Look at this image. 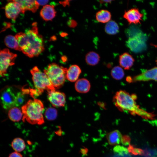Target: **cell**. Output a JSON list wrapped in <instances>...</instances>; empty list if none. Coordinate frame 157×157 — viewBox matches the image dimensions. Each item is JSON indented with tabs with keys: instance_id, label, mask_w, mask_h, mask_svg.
<instances>
[{
	"instance_id": "obj_37",
	"label": "cell",
	"mask_w": 157,
	"mask_h": 157,
	"mask_svg": "<svg viewBox=\"0 0 157 157\" xmlns=\"http://www.w3.org/2000/svg\"><path fill=\"white\" fill-rule=\"evenodd\" d=\"M156 62L157 63V60H156Z\"/></svg>"
},
{
	"instance_id": "obj_3",
	"label": "cell",
	"mask_w": 157,
	"mask_h": 157,
	"mask_svg": "<svg viewBox=\"0 0 157 157\" xmlns=\"http://www.w3.org/2000/svg\"><path fill=\"white\" fill-rule=\"evenodd\" d=\"M44 106L38 99L28 100L21 108L23 115L22 120L32 124L41 125L44 123L43 112Z\"/></svg>"
},
{
	"instance_id": "obj_6",
	"label": "cell",
	"mask_w": 157,
	"mask_h": 157,
	"mask_svg": "<svg viewBox=\"0 0 157 157\" xmlns=\"http://www.w3.org/2000/svg\"><path fill=\"white\" fill-rule=\"evenodd\" d=\"M19 91L12 86H6L1 90V102L4 109L8 110L15 107L16 98Z\"/></svg>"
},
{
	"instance_id": "obj_22",
	"label": "cell",
	"mask_w": 157,
	"mask_h": 157,
	"mask_svg": "<svg viewBox=\"0 0 157 157\" xmlns=\"http://www.w3.org/2000/svg\"><path fill=\"white\" fill-rule=\"evenodd\" d=\"M99 55L94 51H91L88 53L85 57L86 63L89 65L94 66L97 65L100 60Z\"/></svg>"
},
{
	"instance_id": "obj_32",
	"label": "cell",
	"mask_w": 157,
	"mask_h": 157,
	"mask_svg": "<svg viewBox=\"0 0 157 157\" xmlns=\"http://www.w3.org/2000/svg\"><path fill=\"white\" fill-rule=\"evenodd\" d=\"M8 157H23L22 155L19 152L15 151L11 153Z\"/></svg>"
},
{
	"instance_id": "obj_11",
	"label": "cell",
	"mask_w": 157,
	"mask_h": 157,
	"mask_svg": "<svg viewBox=\"0 0 157 157\" xmlns=\"http://www.w3.org/2000/svg\"><path fill=\"white\" fill-rule=\"evenodd\" d=\"M5 7L6 17L15 21L21 10L18 4L14 0L10 1Z\"/></svg>"
},
{
	"instance_id": "obj_8",
	"label": "cell",
	"mask_w": 157,
	"mask_h": 157,
	"mask_svg": "<svg viewBox=\"0 0 157 157\" xmlns=\"http://www.w3.org/2000/svg\"><path fill=\"white\" fill-rule=\"evenodd\" d=\"M145 38L142 33L130 37L126 42L127 46L135 53H139L144 50L146 48Z\"/></svg>"
},
{
	"instance_id": "obj_21",
	"label": "cell",
	"mask_w": 157,
	"mask_h": 157,
	"mask_svg": "<svg viewBox=\"0 0 157 157\" xmlns=\"http://www.w3.org/2000/svg\"><path fill=\"white\" fill-rule=\"evenodd\" d=\"M4 40L5 45L8 47L15 50L21 51L15 36L11 35H8L5 37Z\"/></svg>"
},
{
	"instance_id": "obj_20",
	"label": "cell",
	"mask_w": 157,
	"mask_h": 157,
	"mask_svg": "<svg viewBox=\"0 0 157 157\" xmlns=\"http://www.w3.org/2000/svg\"><path fill=\"white\" fill-rule=\"evenodd\" d=\"M111 17L110 12L106 10H101L98 11L96 15V18L97 21L104 23L109 22Z\"/></svg>"
},
{
	"instance_id": "obj_1",
	"label": "cell",
	"mask_w": 157,
	"mask_h": 157,
	"mask_svg": "<svg viewBox=\"0 0 157 157\" xmlns=\"http://www.w3.org/2000/svg\"><path fill=\"white\" fill-rule=\"evenodd\" d=\"M30 29L15 35L21 51L29 58L38 56L44 49L42 36L38 33L37 24L33 23Z\"/></svg>"
},
{
	"instance_id": "obj_31",
	"label": "cell",
	"mask_w": 157,
	"mask_h": 157,
	"mask_svg": "<svg viewBox=\"0 0 157 157\" xmlns=\"http://www.w3.org/2000/svg\"><path fill=\"white\" fill-rule=\"evenodd\" d=\"M67 24L70 27H74L77 25V22L73 19H70L67 22Z\"/></svg>"
},
{
	"instance_id": "obj_33",
	"label": "cell",
	"mask_w": 157,
	"mask_h": 157,
	"mask_svg": "<svg viewBox=\"0 0 157 157\" xmlns=\"http://www.w3.org/2000/svg\"><path fill=\"white\" fill-rule=\"evenodd\" d=\"M80 152L83 156H85L87 155L88 152V149L84 147L81 149Z\"/></svg>"
},
{
	"instance_id": "obj_12",
	"label": "cell",
	"mask_w": 157,
	"mask_h": 157,
	"mask_svg": "<svg viewBox=\"0 0 157 157\" xmlns=\"http://www.w3.org/2000/svg\"><path fill=\"white\" fill-rule=\"evenodd\" d=\"M133 82L146 81L153 80L157 81V67L152 68L132 78Z\"/></svg>"
},
{
	"instance_id": "obj_24",
	"label": "cell",
	"mask_w": 157,
	"mask_h": 157,
	"mask_svg": "<svg viewBox=\"0 0 157 157\" xmlns=\"http://www.w3.org/2000/svg\"><path fill=\"white\" fill-rule=\"evenodd\" d=\"M11 145L15 151L19 152L23 151L25 147L24 141L20 138H15L12 141Z\"/></svg>"
},
{
	"instance_id": "obj_23",
	"label": "cell",
	"mask_w": 157,
	"mask_h": 157,
	"mask_svg": "<svg viewBox=\"0 0 157 157\" xmlns=\"http://www.w3.org/2000/svg\"><path fill=\"white\" fill-rule=\"evenodd\" d=\"M119 26L113 20H110L107 23L105 27V32L110 35L117 34L119 32Z\"/></svg>"
},
{
	"instance_id": "obj_5",
	"label": "cell",
	"mask_w": 157,
	"mask_h": 157,
	"mask_svg": "<svg viewBox=\"0 0 157 157\" xmlns=\"http://www.w3.org/2000/svg\"><path fill=\"white\" fill-rule=\"evenodd\" d=\"M32 80L38 95L41 94L44 90L48 91L55 90L46 74L41 72L37 66L33 67L31 70Z\"/></svg>"
},
{
	"instance_id": "obj_9",
	"label": "cell",
	"mask_w": 157,
	"mask_h": 157,
	"mask_svg": "<svg viewBox=\"0 0 157 157\" xmlns=\"http://www.w3.org/2000/svg\"><path fill=\"white\" fill-rule=\"evenodd\" d=\"M48 98L52 105L55 107H63L66 102L65 94L56 90L47 92Z\"/></svg>"
},
{
	"instance_id": "obj_36",
	"label": "cell",
	"mask_w": 157,
	"mask_h": 157,
	"mask_svg": "<svg viewBox=\"0 0 157 157\" xmlns=\"http://www.w3.org/2000/svg\"><path fill=\"white\" fill-rule=\"evenodd\" d=\"M112 1L110 0H107V1H100V3H110Z\"/></svg>"
},
{
	"instance_id": "obj_4",
	"label": "cell",
	"mask_w": 157,
	"mask_h": 157,
	"mask_svg": "<svg viewBox=\"0 0 157 157\" xmlns=\"http://www.w3.org/2000/svg\"><path fill=\"white\" fill-rule=\"evenodd\" d=\"M67 69L56 63H52L49 64L44 71L54 87L58 88L65 82Z\"/></svg>"
},
{
	"instance_id": "obj_16",
	"label": "cell",
	"mask_w": 157,
	"mask_h": 157,
	"mask_svg": "<svg viewBox=\"0 0 157 157\" xmlns=\"http://www.w3.org/2000/svg\"><path fill=\"white\" fill-rule=\"evenodd\" d=\"M81 72V69L78 66L76 65H72L67 70L66 79L71 82L76 81Z\"/></svg>"
},
{
	"instance_id": "obj_17",
	"label": "cell",
	"mask_w": 157,
	"mask_h": 157,
	"mask_svg": "<svg viewBox=\"0 0 157 157\" xmlns=\"http://www.w3.org/2000/svg\"><path fill=\"white\" fill-rule=\"evenodd\" d=\"M90 84L89 81L85 78L78 80L75 84L76 90L80 93H86L90 90Z\"/></svg>"
},
{
	"instance_id": "obj_30",
	"label": "cell",
	"mask_w": 157,
	"mask_h": 157,
	"mask_svg": "<svg viewBox=\"0 0 157 157\" xmlns=\"http://www.w3.org/2000/svg\"><path fill=\"white\" fill-rule=\"evenodd\" d=\"M130 141V137L128 135H125L122 136L121 142L124 145L127 146L129 144Z\"/></svg>"
},
{
	"instance_id": "obj_34",
	"label": "cell",
	"mask_w": 157,
	"mask_h": 157,
	"mask_svg": "<svg viewBox=\"0 0 157 157\" xmlns=\"http://www.w3.org/2000/svg\"><path fill=\"white\" fill-rule=\"evenodd\" d=\"M37 2L40 5H45L49 2L48 0H36Z\"/></svg>"
},
{
	"instance_id": "obj_19",
	"label": "cell",
	"mask_w": 157,
	"mask_h": 157,
	"mask_svg": "<svg viewBox=\"0 0 157 157\" xmlns=\"http://www.w3.org/2000/svg\"><path fill=\"white\" fill-rule=\"evenodd\" d=\"M8 116L12 121L17 122L22 119L23 115L21 110L17 107H15L9 110Z\"/></svg>"
},
{
	"instance_id": "obj_26",
	"label": "cell",
	"mask_w": 157,
	"mask_h": 157,
	"mask_svg": "<svg viewBox=\"0 0 157 157\" xmlns=\"http://www.w3.org/2000/svg\"><path fill=\"white\" fill-rule=\"evenodd\" d=\"M45 118L49 121L55 119L57 116V111L53 107H49L46 109L44 113Z\"/></svg>"
},
{
	"instance_id": "obj_14",
	"label": "cell",
	"mask_w": 157,
	"mask_h": 157,
	"mask_svg": "<svg viewBox=\"0 0 157 157\" xmlns=\"http://www.w3.org/2000/svg\"><path fill=\"white\" fill-rule=\"evenodd\" d=\"M134 61V58L128 52H125L119 56V64L125 69H130L133 65Z\"/></svg>"
},
{
	"instance_id": "obj_18",
	"label": "cell",
	"mask_w": 157,
	"mask_h": 157,
	"mask_svg": "<svg viewBox=\"0 0 157 157\" xmlns=\"http://www.w3.org/2000/svg\"><path fill=\"white\" fill-rule=\"evenodd\" d=\"M122 137L120 132L117 130L113 131L109 133L107 136L109 143L111 145L119 144L121 141Z\"/></svg>"
},
{
	"instance_id": "obj_2",
	"label": "cell",
	"mask_w": 157,
	"mask_h": 157,
	"mask_svg": "<svg viewBox=\"0 0 157 157\" xmlns=\"http://www.w3.org/2000/svg\"><path fill=\"white\" fill-rule=\"evenodd\" d=\"M115 106L121 111H126L132 115H137L145 119H154L156 115L140 108L129 93L124 90L117 92L113 99Z\"/></svg>"
},
{
	"instance_id": "obj_25",
	"label": "cell",
	"mask_w": 157,
	"mask_h": 157,
	"mask_svg": "<svg viewBox=\"0 0 157 157\" xmlns=\"http://www.w3.org/2000/svg\"><path fill=\"white\" fill-rule=\"evenodd\" d=\"M111 74L114 79L117 80H119L123 78L124 76V71L122 67L116 66L112 69Z\"/></svg>"
},
{
	"instance_id": "obj_7",
	"label": "cell",
	"mask_w": 157,
	"mask_h": 157,
	"mask_svg": "<svg viewBox=\"0 0 157 157\" xmlns=\"http://www.w3.org/2000/svg\"><path fill=\"white\" fill-rule=\"evenodd\" d=\"M17 55L10 52L8 49H4L0 51V74L1 77L6 75L8 67L15 64V60Z\"/></svg>"
},
{
	"instance_id": "obj_10",
	"label": "cell",
	"mask_w": 157,
	"mask_h": 157,
	"mask_svg": "<svg viewBox=\"0 0 157 157\" xmlns=\"http://www.w3.org/2000/svg\"><path fill=\"white\" fill-rule=\"evenodd\" d=\"M143 14L139 9L134 8L125 12L123 17L131 24H140L142 20Z\"/></svg>"
},
{
	"instance_id": "obj_28",
	"label": "cell",
	"mask_w": 157,
	"mask_h": 157,
	"mask_svg": "<svg viewBox=\"0 0 157 157\" xmlns=\"http://www.w3.org/2000/svg\"><path fill=\"white\" fill-rule=\"evenodd\" d=\"M25 91H19L17 95L15 107H18L21 106L24 102L25 100Z\"/></svg>"
},
{
	"instance_id": "obj_13",
	"label": "cell",
	"mask_w": 157,
	"mask_h": 157,
	"mask_svg": "<svg viewBox=\"0 0 157 157\" xmlns=\"http://www.w3.org/2000/svg\"><path fill=\"white\" fill-rule=\"evenodd\" d=\"M14 1L19 6L21 10V13L23 14L27 10L35 13L38 9L39 6L36 0H14Z\"/></svg>"
},
{
	"instance_id": "obj_29",
	"label": "cell",
	"mask_w": 157,
	"mask_h": 157,
	"mask_svg": "<svg viewBox=\"0 0 157 157\" xmlns=\"http://www.w3.org/2000/svg\"><path fill=\"white\" fill-rule=\"evenodd\" d=\"M113 151L114 152L122 156L126 155L128 153V149L123 146L117 145L114 147Z\"/></svg>"
},
{
	"instance_id": "obj_15",
	"label": "cell",
	"mask_w": 157,
	"mask_h": 157,
	"mask_svg": "<svg viewBox=\"0 0 157 157\" xmlns=\"http://www.w3.org/2000/svg\"><path fill=\"white\" fill-rule=\"evenodd\" d=\"M56 13L54 6L49 5L44 6L40 13L41 17L46 21L52 20L55 16Z\"/></svg>"
},
{
	"instance_id": "obj_35",
	"label": "cell",
	"mask_w": 157,
	"mask_h": 157,
	"mask_svg": "<svg viewBox=\"0 0 157 157\" xmlns=\"http://www.w3.org/2000/svg\"><path fill=\"white\" fill-rule=\"evenodd\" d=\"M126 81L129 83L132 82V78L130 76H127L126 78Z\"/></svg>"
},
{
	"instance_id": "obj_27",
	"label": "cell",
	"mask_w": 157,
	"mask_h": 157,
	"mask_svg": "<svg viewBox=\"0 0 157 157\" xmlns=\"http://www.w3.org/2000/svg\"><path fill=\"white\" fill-rule=\"evenodd\" d=\"M128 152L133 155L143 156L144 154V150L136 147L133 145L130 144L128 148Z\"/></svg>"
}]
</instances>
